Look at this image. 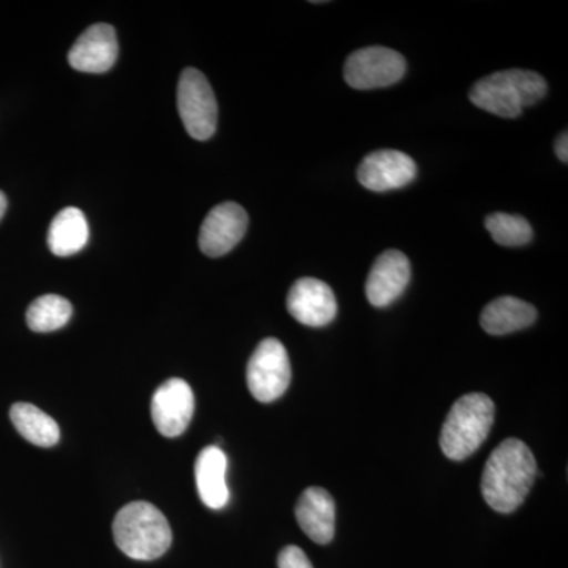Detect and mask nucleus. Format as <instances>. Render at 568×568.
<instances>
[{
    "instance_id": "4468645a",
    "label": "nucleus",
    "mask_w": 568,
    "mask_h": 568,
    "mask_svg": "<svg viewBox=\"0 0 568 568\" xmlns=\"http://www.w3.org/2000/svg\"><path fill=\"white\" fill-rule=\"evenodd\" d=\"M295 518L302 530L320 545L335 536V500L324 488L310 487L302 493L295 507Z\"/></svg>"
},
{
    "instance_id": "f3484780",
    "label": "nucleus",
    "mask_w": 568,
    "mask_h": 568,
    "mask_svg": "<svg viewBox=\"0 0 568 568\" xmlns=\"http://www.w3.org/2000/svg\"><path fill=\"white\" fill-rule=\"evenodd\" d=\"M88 242L89 224L80 209H62L52 219L50 231H48V246L55 256H73L80 253Z\"/></svg>"
},
{
    "instance_id": "dca6fc26",
    "label": "nucleus",
    "mask_w": 568,
    "mask_h": 568,
    "mask_svg": "<svg viewBox=\"0 0 568 568\" xmlns=\"http://www.w3.org/2000/svg\"><path fill=\"white\" fill-rule=\"evenodd\" d=\"M536 320L537 310L532 305L521 298L506 295L485 306L480 324L487 334L500 336L523 331L536 323Z\"/></svg>"
},
{
    "instance_id": "ddd939ff",
    "label": "nucleus",
    "mask_w": 568,
    "mask_h": 568,
    "mask_svg": "<svg viewBox=\"0 0 568 568\" xmlns=\"http://www.w3.org/2000/svg\"><path fill=\"white\" fill-rule=\"evenodd\" d=\"M410 264L406 254L387 250L377 257L366 280V297L369 304L384 308L394 304L409 284Z\"/></svg>"
},
{
    "instance_id": "f257e3e1",
    "label": "nucleus",
    "mask_w": 568,
    "mask_h": 568,
    "mask_svg": "<svg viewBox=\"0 0 568 568\" xmlns=\"http://www.w3.org/2000/svg\"><path fill=\"white\" fill-rule=\"evenodd\" d=\"M537 462L532 452L517 437H508L489 455L481 477V495L493 510L511 514L532 488Z\"/></svg>"
},
{
    "instance_id": "9b49d317",
    "label": "nucleus",
    "mask_w": 568,
    "mask_h": 568,
    "mask_svg": "<svg viewBox=\"0 0 568 568\" xmlns=\"http://www.w3.org/2000/svg\"><path fill=\"white\" fill-rule=\"evenodd\" d=\"M417 164L409 155L399 151L369 153L357 170V179L372 192H388L403 189L416 179Z\"/></svg>"
},
{
    "instance_id": "423d86ee",
    "label": "nucleus",
    "mask_w": 568,
    "mask_h": 568,
    "mask_svg": "<svg viewBox=\"0 0 568 568\" xmlns=\"http://www.w3.org/2000/svg\"><path fill=\"white\" fill-rule=\"evenodd\" d=\"M291 383L290 355L276 338H265L257 345L248 366L246 384L257 402L272 403L287 390Z\"/></svg>"
},
{
    "instance_id": "7ed1b4c3",
    "label": "nucleus",
    "mask_w": 568,
    "mask_h": 568,
    "mask_svg": "<svg viewBox=\"0 0 568 568\" xmlns=\"http://www.w3.org/2000/svg\"><path fill=\"white\" fill-rule=\"evenodd\" d=\"M544 77L529 70H504L477 81L469 92L470 102L480 110L504 119H515L547 95Z\"/></svg>"
},
{
    "instance_id": "2eb2a0df",
    "label": "nucleus",
    "mask_w": 568,
    "mask_h": 568,
    "mask_svg": "<svg viewBox=\"0 0 568 568\" xmlns=\"http://www.w3.org/2000/svg\"><path fill=\"white\" fill-rule=\"evenodd\" d=\"M227 458L222 448L205 447L194 465L197 493L201 500L212 508L220 510L230 500V488L226 485Z\"/></svg>"
},
{
    "instance_id": "aec40b11",
    "label": "nucleus",
    "mask_w": 568,
    "mask_h": 568,
    "mask_svg": "<svg viewBox=\"0 0 568 568\" xmlns=\"http://www.w3.org/2000/svg\"><path fill=\"white\" fill-rule=\"evenodd\" d=\"M485 226L491 234L493 241L503 246H523L532 241V226L528 220L510 213H491L485 220Z\"/></svg>"
},
{
    "instance_id": "20e7f679",
    "label": "nucleus",
    "mask_w": 568,
    "mask_h": 568,
    "mask_svg": "<svg viewBox=\"0 0 568 568\" xmlns=\"http://www.w3.org/2000/svg\"><path fill=\"white\" fill-rule=\"evenodd\" d=\"M495 403L484 394L462 396L452 406L440 432V448L447 458L463 462L487 440L495 422Z\"/></svg>"
},
{
    "instance_id": "6ab92c4d",
    "label": "nucleus",
    "mask_w": 568,
    "mask_h": 568,
    "mask_svg": "<svg viewBox=\"0 0 568 568\" xmlns=\"http://www.w3.org/2000/svg\"><path fill=\"white\" fill-rule=\"evenodd\" d=\"M73 306L61 295L47 294L36 298L26 313L29 328L39 334L59 331L69 324Z\"/></svg>"
},
{
    "instance_id": "39448f33",
    "label": "nucleus",
    "mask_w": 568,
    "mask_h": 568,
    "mask_svg": "<svg viewBox=\"0 0 568 568\" xmlns=\"http://www.w3.org/2000/svg\"><path fill=\"white\" fill-rule=\"evenodd\" d=\"M178 108L183 126L193 140L213 136L219 122V104L207 78L200 70L185 69L178 85Z\"/></svg>"
},
{
    "instance_id": "a211bd4d",
    "label": "nucleus",
    "mask_w": 568,
    "mask_h": 568,
    "mask_svg": "<svg viewBox=\"0 0 568 568\" xmlns=\"http://www.w3.org/2000/svg\"><path fill=\"white\" fill-rule=\"evenodd\" d=\"M10 418L17 432L33 446L54 447L61 439V429L54 418L29 403H14Z\"/></svg>"
},
{
    "instance_id": "f03ea898",
    "label": "nucleus",
    "mask_w": 568,
    "mask_h": 568,
    "mask_svg": "<svg viewBox=\"0 0 568 568\" xmlns=\"http://www.w3.org/2000/svg\"><path fill=\"white\" fill-rule=\"evenodd\" d=\"M112 534L123 555L134 560L162 558L173 544L166 517L145 500L121 508L112 523Z\"/></svg>"
},
{
    "instance_id": "f8f14e48",
    "label": "nucleus",
    "mask_w": 568,
    "mask_h": 568,
    "mask_svg": "<svg viewBox=\"0 0 568 568\" xmlns=\"http://www.w3.org/2000/svg\"><path fill=\"white\" fill-rule=\"evenodd\" d=\"M119 44L114 28L93 24L82 32L69 52V62L82 73H106L118 61Z\"/></svg>"
},
{
    "instance_id": "9d476101",
    "label": "nucleus",
    "mask_w": 568,
    "mask_h": 568,
    "mask_svg": "<svg viewBox=\"0 0 568 568\" xmlns=\"http://www.w3.org/2000/svg\"><path fill=\"white\" fill-rule=\"evenodd\" d=\"M287 312L297 323L324 327L335 320L338 305L332 287L316 278L297 280L287 294Z\"/></svg>"
},
{
    "instance_id": "0eeeda50",
    "label": "nucleus",
    "mask_w": 568,
    "mask_h": 568,
    "mask_svg": "<svg viewBox=\"0 0 568 568\" xmlns=\"http://www.w3.org/2000/svg\"><path fill=\"white\" fill-rule=\"evenodd\" d=\"M405 73V58L390 48H362L353 52L345 63V80L357 91L388 88L402 80Z\"/></svg>"
},
{
    "instance_id": "412c9836",
    "label": "nucleus",
    "mask_w": 568,
    "mask_h": 568,
    "mask_svg": "<svg viewBox=\"0 0 568 568\" xmlns=\"http://www.w3.org/2000/svg\"><path fill=\"white\" fill-rule=\"evenodd\" d=\"M278 568H313V566L301 548L290 545L280 552Z\"/></svg>"
},
{
    "instance_id": "1a4fd4ad",
    "label": "nucleus",
    "mask_w": 568,
    "mask_h": 568,
    "mask_svg": "<svg viewBox=\"0 0 568 568\" xmlns=\"http://www.w3.org/2000/svg\"><path fill=\"white\" fill-rule=\"evenodd\" d=\"M248 215L237 203L215 205L205 216L200 231L201 252L211 257L230 253L244 239Z\"/></svg>"
},
{
    "instance_id": "6e6552de",
    "label": "nucleus",
    "mask_w": 568,
    "mask_h": 568,
    "mask_svg": "<svg viewBox=\"0 0 568 568\" xmlns=\"http://www.w3.org/2000/svg\"><path fill=\"white\" fill-rule=\"evenodd\" d=\"M194 414L192 387L181 377H173L159 387L152 398V420L164 437L185 433Z\"/></svg>"
},
{
    "instance_id": "4be33fe9",
    "label": "nucleus",
    "mask_w": 568,
    "mask_h": 568,
    "mask_svg": "<svg viewBox=\"0 0 568 568\" xmlns=\"http://www.w3.org/2000/svg\"><path fill=\"white\" fill-rule=\"evenodd\" d=\"M556 155L562 163L568 162V134L564 132L559 134L558 141H556L555 145Z\"/></svg>"
},
{
    "instance_id": "5701e85b",
    "label": "nucleus",
    "mask_w": 568,
    "mask_h": 568,
    "mask_svg": "<svg viewBox=\"0 0 568 568\" xmlns=\"http://www.w3.org/2000/svg\"><path fill=\"white\" fill-rule=\"evenodd\" d=\"M7 211V196L2 192H0V220L6 215Z\"/></svg>"
}]
</instances>
